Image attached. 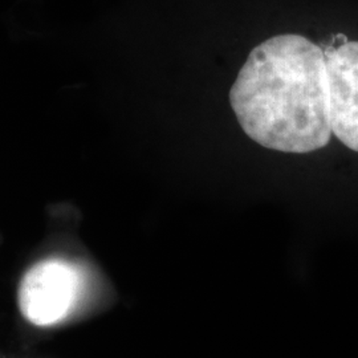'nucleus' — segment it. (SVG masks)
I'll list each match as a JSON object with an SVG mask.
<instances>
[{
	"mask_svg": "<svg viewBox=\"0 0 358 358\" xmlns=\"http://www.w3.org/2000/svg\"><path fill=\"white\" fill-rule=\"evenodd\" d=\"M245 134L284 153H310L332 136L324 50L300 35L268 38L250 53L230 90Z\"/></svg>",
	"mask_w": 358,
	"mask_h": 358,
	"instance_id": "obj_1",
	"label": "nucleus"
},
{
	"mask_svg": "<svg viewBox=\"0 0 358 358\" xmlns=\"http://www.w3.org/2000/svg\"><path fill=\"white\" fill-rule=\"evenodd\" d=\"M81 275L64 260H44L27 271L17 291L20 312L38 327L55 325L71 313L78 300Z\"/></svg>",
	"mask_w": 358,
	"mask_h": 358,
	"instance_id": "obj_2",
	"label": "nucleus"
},
{
	"mask_svg": "<svg viewBox=\"0 0 358 358\" xmlns=\"http://www.w3.org/2000/svg\"><path fill=\"white\" fill-rule=\"evenodd\" d=\"M332 133L358 152V41L325 48Z\"/></svg>",
	"mask_w": 358,
	"mask_h": 358,
	"instance_id": "obj_3",
	"label": "nucleus"
}]
</instances>
